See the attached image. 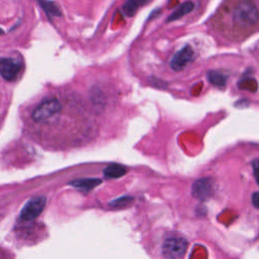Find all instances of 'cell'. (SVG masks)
Segmentation results:
<instances>
[{
  "label": "cell",
  "mask_w": 259,
  "mask_h": 259,
  "mask_svg": "<svg viewBox=\"0 0 259 259\" xmlns=\"http://www.w3.org/2000/svg\"><path fill=\"white\" fill-rule=\"evenodd\" d=\"M193 8H194V3L193 2H191V1L183 2L170 14V16L167 18L166 21L170 22V21L178 20L179 18L183 17L185 14L189 13Z\"/></svg>",
  "instance_id": "30bf717a"
},
{
  "label": "cell",
  "mask_w": 259,
  "mask_h": 259,
  "mask_svg": "<svg viewBox=\"0 0 259 259\" xmlns=\"http://www.w3.org/2000/svg\"><path fill=\"white\" fill-rule=\"evenodd\" d=\"M258 196H259L258 192H254V194L252 195V201H253V204L256 208L258 207Z\"/></svg>",
  "instance_id": "2e32d148"
},
{
  "label": "cell",
  "mask_w": 259,
  "mask_h": 259,
  "mask_svg": "<svg viewBox=\"0 0 259 259\" xmlns=\"http://www.w3.org/2000/svg\"><path fill=\"white\" fill-rule=\"evenodd\" d=\"M187 241L181 237H169L162 244V255L166 258H181L187 249Z\"/></svg>",
  "instance_id": "3957f363"
},
{
  "label": "cell",
  "mask_w": 259,
  "mask_h": 259,
  "mask_svg": "<svg viewBox=\"0 0 259 259\" xmlns=\"http://www.w3.org/2000/svg\"><path fill=\"white\" fill-rule=\"evenodd\" d=\"M131 200H132L131 197L124 196V197H120V198H118V199L112 201L110 204H111V205H114V206H123L124 204H128Z\"/></svg>",
  "instance_id": "5bb4252c"
},
{
  "label": "cell",
  "mask_w": 259,
  "mask_h": 259,
  "mask_svg": "<svg viewBox=\"0 0 259 259\" xmlns=\"http://www.w3.org/2000/svg\"><path fill=\"white\" fill-rule=\"evenodd\" d=\"M47 198L45 196H36L29 199L22 207L19 219L22 222H31L35 220L44 210Z\"/></svg>",
  "instance_id": "277c9868"
},
{
  "label": "cell",
  "mask_w": 259,
  "mask_h": 259,
  "mask_svg": "<svg viewBox=\"0 0 259 259\" xmlns=\"http://www.w3.org/2000/svg\"><path fill=\"white\" fill-rule=\"evenodd\" d=\"M100 183H101V180H98L96 178H83V179H77L70 182V184H72L74 187L82 190H86V191L94 188Z\"/></svg>",
  "instance_id": "8fae6325"
},
{
  "label": "cell",
  "mask_w": 259,
  "mask_h": 259,
  "mask_svg": "<svg viewBox=\"0 0 259 259\" xmlns=\"http://www.w3.org/2000/svg\"><path fill=\"white\" fill-rule=\"evenodd\" d=\"M3 33H4V30L0 27V34H3Z\"/></svg>",
  "instance_id": "e0dca14e"
},
{
  "label": "cell",
  "mask_w": 259,
  "mask_h": 259,
  "mask_svg": "<svg viewBox=\"0 0 259 259\" xmlns=\"http://www.w3.org/2000/svg\"><path fill=\"white\" fill-rule=\"evenodd\" d=\"M258 23V8L253 0H239L231 11V36L241 39L252 33Z\"/></svg>",
  "instance_id": "6da1fadb"
},
{
  "label": "cell",
  "mask_w": 259,
  "mask_h": 259,
  "mask_svg": "<svg viewBox=\"0 0 259 259\" xmlns=\"http://www.w3.org/2000/svg\"><path fill=\"white\" fill-rule=\"evenodd\" d=\"M125 173H126L125 167H123L119 164H110L103 171L104 177H106L108 179H110V178H119V177L123 176Z\"/></svg>",
  "instance_id": "7c38bea8"
},
{
  "label": "cell",
  "mask_w": 259,
  "mask_h": 259,
  "mask_svg": "<svg viewBox=\"0 0 259 259\" xmlns=\"http://www.w3.org/2000/svg\"><path fill=\"white\" fill-rule=\"evenodd\" d=\"M37 3L50 19H52L53 17L61 16L62 13L58 3L51 0H37Z\"/></svg>",
  "instance_id": "ba28073f"
},
{
  "label": "cell",
  "mask_w": 259,
  "mask_h": 259,
  "mask_svg": "<svg viewBox=\"0 0 259 259\" xmlns=\"http://www.w3.org/2000/svg\"><path fill=\"white\" fill-rule=\"evenodd\" d=\"M207 78L212 85L223 88L226 86L228 76L220 71H210L207 73Z\"/></svg>",
  "instance_id": "4fadbf2b"
},
{
  "label": "cell",
  "mask_w": 259,
  "mask_h": 259,
  "mask_svg": "<svg viewBox=\"0 0 259 259\" xmlns=\"http://www.w3.org/2000/svg\"><path fill=\"white\" fill-rule=\"evenodd\" d=\"M22 64L14 58H0V76L6 81H13L19 74Z\"/></svg>",
  "instance_id": "52a82bcc"
},
{
  "label": "cell",
  "mask_w": 259,
  "mask_h": 259,
  "mask_svg": "<svg viewBox=\"0 0 259 259\" xmlns=\"http://www.w3.org/2000/svg\"><path fill=\"white\" fill-rule=\"evenodd\" d=\"M194 58L195 55L193 49L187 45L173 55L170 61V67L174 71H181L192 63Z\"/></svg>",
  "instance_id": "5b68a950"
},
{
  "label": "cell",
  "mask_w": 259,
  "mask_h": 259,
  "mask_svg": "<svg viewBox=\"0 0 259 259\" xmlns=\"http://www.w3.org/2000/svg\"><path fill=\"white\" fill-rule=\"evenodd\" d=\"M253 169H254V175H255V180L256 182L258 181V175H257V171H258V160L255 159L253 162Z\"/></svg>",
  "instance_id": "9a60e30c"
},
{
  "label": "cell",
  "mask_w": 259,
  "mask_h": 259,
  "mask_svg": "<svg viewBox=\"0 0 259 259\" xmlns=\"http://www.w3.org/2000/svg\"><path fill=\"white\" fill-rule=\"evenodd\" d=\"M214 192V182L212 179L205 177L197 179L191 187L192 195L199 200H206Z\"/></svg>",
  "instance_id": "8992f818"
},
{
  "label": "cell",
  "mask_w": 259,
  "mask_h": 259,
  "mask_svg": "<svg viewBox=\"0 0 259 259\" xmlns=\"http://www.w3.org/2000/svg\"><path fill=\"white\" fill-rule=\"evenodd\" d=\"M152 0H126L122 5V12L126 16H134L136 12Z\"/></svg>",
  "instance_id": "9c48e42d"
},
{
  "label": "cell",
  "mask_w": 259,
  "mask_h": 259,
  "mask_svg": "<svg viewBox=\"0 0 259 259\" xmlns=\"http://www.w3.org/2000/svg\"><path fill=\"white\" fill-rule=\"evenodd\" d=\"M62 105V102L57 97H52L41 101L32 111L31 117L35 122H46Z\"/></svg>",
  "instance_id": "7a4b0ae2"
}]
</instances>
